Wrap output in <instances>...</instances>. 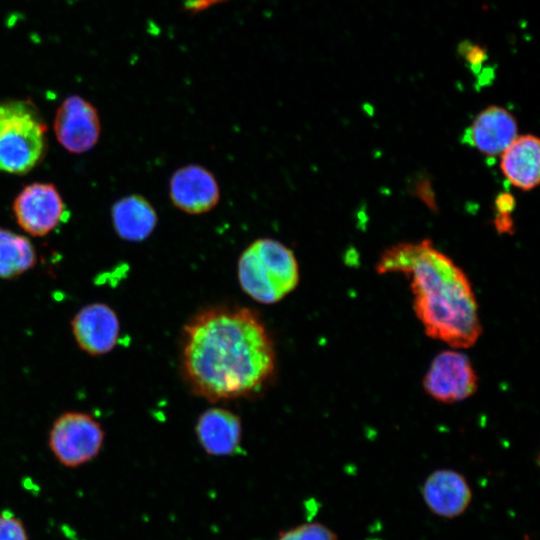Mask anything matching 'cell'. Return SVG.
Wrapping results in <instances>:
<instances>
[{
  "label": "cell",
  "mask_w": 540,
  "mask_h": 540,
  "mask_svg": "<svg viewBox=\"0 0 540 540\" xmlns=\"http://www.w3.org/2000/svg\"><path fill=\"white\" fill-rule=\"evenodd\" d=\"M277 540H338V537L322 523L307 522L281 532Z\"/></svg>",
  "instance_id": "e0dca14e"
},
{
  "label": "cell",
  "mask_w": 540,
  "mask_h": 540,
  "mask_svg": "<svg viewBox=\"0 0 540 540\" xmlns=\"http://www.w3.org/2000/svg\"><path fill=\"white\" fill-rule=\"evenodd\" d=\"M422 385L434 400L453 404L476 393L478 376L469 356L461 349L451 348L434 357Z\"/></svg>",
  "instance_id": "8992f818"
},
{
  "label": "cell",
  "mask_w": 540,
  "mask_h": 540,
  "mask_svg": "<svg viewBox=\"0 0 540 540\" xmlns=\"http://www.w3.org/2000/svg\"><path fill=\"white\" fill-rule=\"evenodd\" d=\"M47 125L30 99L0 103V171L26 174L47 149Z\"/></svg>",
  "instance_id": "277c9868"
},
{
  "label": "cell",
  "mask_w": 540,
  "mask_h": 540,
  "mask_svg": "<svg viewBox=\"0 0 540 540\" xmlns=\"http://www.w3.org/2000/svg\"><path fill=\"white\" fill-rule=\"evenodd\" d=\"M495 228L499 233H510L513 231V220L509 213H497L494 219Z\"/></svg>",
  "instance_id": "44dd1931"
},
{
  "label": "cell",
  "mask_w": 540,
  "mask_h": 540,
  "mask_svg": "<svg viewBox=\"0 0 540 540\" xmlns=\"http://www.w3.org/2000/svg\"><path fill=\"white\" fill-rule=\"evenodd\" d=\"M18 225L32 236H45L60 223L65 206L52 183L35 182L25 186L13 202Z\"/></svg>",
  "instance_id": "52a82bcc"
},
{
  "label": "cell",
  "mask_w": 540,
  "mask_h": 540,
  "mask_svg": "<svg viewBox=\"0 0 540 540\" xmlns=\"http://www.w3.org/2000/svg\"><path fill=\"white\" fill-rule=\"evenodd\" d=\"M111 219L117 235L130 242L146 240L158 224L155 208L139 194H130L116 201L111 209Z\"/></svg>",
  "instance_id": "9a60e30c"
},
{
  "label": "cell",
  "mask_w": 540,
  "mask_h": 540,
  "mask_svg": "<svg viewBox=\"0 0 540 540\" xmlns=\"http://www.w3.org/2000/svg\"><path fill=\"white\" fill-rule=\"evenodd\" d=\"M104 439V429L93 416L67 411L54 420L48 434V445L60 464L76 468L98 456Z\"/></svg>",
  "instance_id": "5b68a950"
},
{
  "label": "cell",
  "mask_w": 540,
  "mask_h": 540,
  "mask_svg": "<svg viewBox=\"0 0 540 540\" xmlns=\"http://www.w3.org/2000/svg\"><path fill=\"white\" fill-rule=\"evenodd\" d=\"M379 273L410 279L413 309L426 335L451 348L467 349L482 333L478 304L466 274L428 239L387 249Z\"/></svg>",
  "instance_id": "7a4b0ae2"
},
{
  "label": "cell",
  "mask_w": 540,
  "mask_h": 540,
  "mask_svg": "<svg viewBox=\"0 0 540 540\" xmlns=\"http://www.w3.org/2000/svg\"><path fill=\"white\" fill-rule=\"evenodd\" d=\"M237 278L242 291L254 301L280 302L299 284V263L294 252L272 238H258L240 254Z\"/></svg>",
  "instance_id": "3957f363"
},
{
  "label": "cell",
  "mask_w": 540,
  "mask_h": 540,
  "mask_svg": "<svg viewBox=\"0 0 540 540\" xmlns=\"http://www.w3.org/2000/svg\"><path fill=\"white\" fill-rule=\"evenodd\" d=\"M36 262L37 254L29 239L0 227V280L19 277Z\"/></svg>",
  "instance_id": "2e32d148"
},
{
  "label": "cell",
  "mask_w": 540,
  "mask_h": 540,
  "mask_svg": "<svg viewBox=\"0 0 540 540\" xmlns=\"http://www.w3.org/2000/svg\"><path fill=\"white\" fill-rule=\"evenodd\" d=\"M54 132L58 142L71 153L91 150L101 133L96 108L78 95L67 97L57 109Z\"/></svg>",
  "instance_id": "ba28073f"
},
{
  "label": "cell",
  "mask_w": 540,
  "mask_h": 540,
  "mask_svg": "<svg viewBox=\"0 0 540 540\" xmlns=\"http://www.w3.org/2000/svg\"><path fill=\"white\" fill-rule=\"evenodd\" d=\"M196 436L205 452L213 456L236 453L242 439L240 418L223 408L204 411L196 423Z\"/></svg>",
  "instance_id": "4fadbf2b"
},
{
  "label": "cell",
  "mask_w": 540,
  "mask_h": 540,
  "mask_svg": "<svg viewBox=\"0 0 540 540\" xmlns=\"http://www.w3.org/2000/svg\"><path fill=\"white\" fill-rule=\"evenodd\" d=\"M221 0H189L186 3V8L188 10L198 12L207 7L219 3Z\"/></svg>",
  "instance_id": "603a6c76"
},
{
  "label": "cell",
  "mask_w": 540,
  "mask_h": 540,
  "mask_svg": "<svg viewBox=\"0 0 540 540\" xmlns=\"http://www.w3.org/2000/svg\"><path fill=\"white\" fill-rule=\"evenodd\" d=\"M416 192L429 207L435 208L434 193L427 181L418 183Z\"/></svg>",
  "instance_id": "7402d4cb"
},
{
  "label": "cell",
  "mask_w": 540,
  "mask_h": 540,
  "mask_svg": "<svg viewBox=\"0 0 540 540\" xmlns=\"http://www.w3.org/2000/svg\"><path fill=\"white\" fill-rule=\"evenodd\" d=\"M0 540H28L23 522L9 513L0 515Z\"/></svg>",
  "instance_id": "ac0fdd59"
},
{
  "label": "cell",
  "mask_w": 540,
  "mask_h": 540,
  "mask_svg": "<svg viewBox=\"0 0 540 540\" xmlns=\"http://www.w3.org/2000/svg\"><path fill=\"white\" fill-rule=\"evenodd\" d=\"M500 168L515 187L528 191L540 181V141L531 134L517 136L501 153Z\"/></svg>",
  "instance_id": "5bb4252c"
},
{
  "label": "cell",
  "mask_w": 540,
  "mask_h": 540,
  "mask_svg": "<svg viewBox=\"0 0 540 540\" xmlns=\"http://www.w3.org/2000/svg\"><path fill=\"white\" fill-rule=\"evenodd\" d=\"M77 346L90 356H102L117 345L120 321L115 310L106 303H89L79 309L70 321Z\"/></svg>",
  "instance_id": "9c48e42d"
},
{
  "label": "cell",
  "mask_w": 540,
  "mask_h": 540,
  "mask_svg": "<svg viewBox=\"0 0 540 540\" xmlns=\"http://www.w3.org/2000/svg\"><path fill=\"white\" fill-rule=\"evenodd\" d=\"M517 121L504 107L490 105L474 118L463 135V142L480 153L495 157L517 137Z\"/></svg>",
  "instance_id": "7c38bea8"
},
{
  "label": "cell",
  "mask_w": 540,
  "mask_h": 540,
  "mask_svg": "<svg viewBox=\"0 0 540 540\" xmlns=\"http://www.w3.org/2000/svg\"><path fill=\"white\" fill-rule=\"evenodd\" d=\"M495 206L497 213L511 214L512 210L515 207V199L509 193H501L497 196L495 200Z\"/></svg>",
  "instance_id": "ffe728a7"
},
{
  "label": "cell",
  "mask_w": 540,
  "mask_h": 540,
  "mask_svg": "<svg viewBox=\"0 0 540 540\" xmlns=\"http://www.w3.org/2000/svg\"><path fill=\"white\" fill-rule=\"evenodd\" d=\"M459 52L472 69L480 68L487 59L486 49L469 41L460 44Z\"/></svg>",
  "instance_id": "d6986e66"
},
{
  "label": "cell",
  "mask_w": 540,
  "mask_h": 540,
  "mask_svg": "<svg viewBox=\"0 0 540 540\" xmlns=\"http://www.w3.org/2000/svg\"><path fill=\"white\" fill-rule=\"evenodd\" d=\"M169 198L177 209L190 215L213 210L220 201V188L214 174L198 164L175 170L168 185Z\"/></svg>",
  "instance_id": "30bf717a"
},
{
  "label": "cell",
  "mask_w": 540,
  "mask_h": 540,
  "mask_svg": "<svg viewBox=\"0 0 540 540\" xmlns=\"http://www.w3.org/2000/svg\"><path fill=\"white\" fill-rule=\"evenodd\" d=\"M274 344L258 314L213 307L184 327L182 370L191 390L210 401L260 390L275 370Z\"/></svg>",
  "instance_id": "6da1fadb"
},
{
  "label": "cell",
  "mask_w": 540,
  "mask_h": 540,
  "mask_svg": "<svg viewBox=\"0 0 540 540\" xmlns=\"http://www.w3.org/2000/svg\"><path fill=\"white\" fill-rule=\"evenodd\" d=\"M421 495L433 514L446 519L462 515L473 497L466 478L452 469L433 471L424 481Z\"/></svg>",
  "instance_id": "8fae6325"
}]
</instances>
